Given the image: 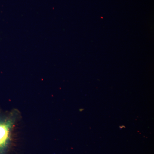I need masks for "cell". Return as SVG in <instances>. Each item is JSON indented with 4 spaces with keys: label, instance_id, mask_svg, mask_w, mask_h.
<instances>
[{
    "label": "cell",
    "instance_id": "obj_1",
    "mask_svg": "<svg viewBox=\"0 0 154 154\" xmlns=\"http://www.w3.org/2000/svg\"><path fill=\"white\" fill-rule=\"evenodd\" d=\"M22 118V113L18 109L4 111L0 107V154H11Z\"/></svg>",
    "mask_w": 154,
    "mask_h": 154
}]
</instances>
